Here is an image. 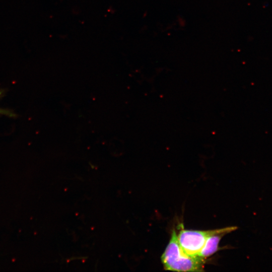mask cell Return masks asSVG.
Returning a JSON list of instances; mask_svg holds the SVG:
<instances>
[{
  "instance_id": "cell-3",
  "label": "cell",
  "mask_w": 272,
  "mask_h": 272,
  "mask_svg": "<svg viewBox=\"0 0 272 272\" xmlns=\"http://www.w3.org/2000/svg\"><path fill=\"white\" fill-rule=\"evenodd\" d=\"M237 226H230L223 228L216 229L206 240L205 245L199 253L198 256L205 259L217 252L221 248L219 243L222 238L225 235L236 230Z\"/></svg>"
},
{
  "instance_id": "cell-4",
  "label": "cell",
  "mask_w": 272,
  "mask_h": 272,
  "mask_svg": "<svg viewBox=\"0 0 272 272\" xmlns=\"http://www.w3.org/2000/svg\"><path fill=\"white\" fill-rule=\"evenodd\" d=\"M2 94V91H0V97L1 96ZM0 114H5V115H8L9 116H14V114L13 113H12L11 112H10L9 111H8L7 110H4V109H0Z\"/></svg>"
},
{
  "instance_id": "cell-1",
  "label": "cell",
  "mask_w": 272,
  "mask_h": 272,
  "mask_svg": "<svg viewBox=\"0 0 272 272\" xmlns=\"http://www.w3.org/2000/svg\"><path fill=\"white\" fill-rule=\"evenodd\" d=\"M205 259L186 254L181 248L173 229L170 241L161 256L165 270L176 271H202Z\"/></svg>"
},
{
  "instance_id": "cell-2",
  "label": "cell",
  "mask_w": 272,
  "mask_h": 272,
  "mask_svg": "<svg viewBox=\"0 0 272 272\" xmlns=\"http://www.w3.org/2000/svg\"><path fill=\"white\" fill-rule=\"evenodd\" d=\"M177 240L182 249L188 255L198 256L208 237L214 230L201 231L184 229L182 223L178 226Z\"/></svg>"
}]
</instances>
